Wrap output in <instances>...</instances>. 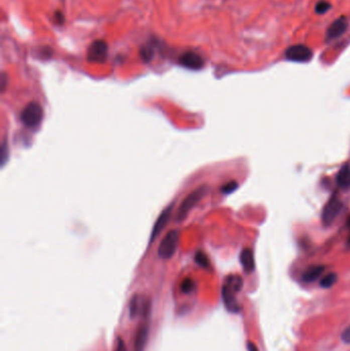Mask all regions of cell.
<instances>
[{"mask_svg":"<svg viewBox=\"0 0 350 351\" xmlns=\"http://www.w3.org/2000/svg\"><path fill=\"white\" fill-rule=\"evenodd\" d=\"M243 284V278L240 275H229L225 279L222 288V298L229 312L239 313L242 309L236 296L242 290Z\"/></svg>","mask_w":350,"mask_h":351,"instance_id":"obj_1","label":"cell"},{"mask_svg":"<svg viewBox=\"0 0 350 351\" xmlns=\"http://www.w3.org/2000/svg\"><path fill=\"white\" fill-rule=\"evenodd\" d=\"M207 190H208L207 186L203 185L198 187V188H196L190 194L186 196L178 209L176 220L180 222L187 217V215L190 213V210L205 196V194L207 193Z\"/></svg>","mask_w":350,"mask_h":351,"instance_id":"obj_2","label":"cell"},{"mask_svg":"<svg viewBox=\"0 0 350 351\" xmlns=\"http://www.w3.org/2000/svg\"><path fill=\"white\" fill-rule=\"evenodd\" d=\"M179 246V233L178 230L169 231L165 238L162 239L159 247H158V256L161 259L169 260L173 258V256L176 254Z\"/></svg>","mask_w":350,"mask_h":351,"instance_id":"obj_3","label":"cell"},{"mask_svg":"<svg viewBox=\"0 0 350 351\" xmlns=\"http://www.w3.org/2000/svg\"><path fill=\"white\" fill-rule=\"evenodd\" d=\"M20 119L27 128H36L42 122L43 109L38 103L31 102L23 109Z\"/></svg>","mask_w":350,"mask_h":351,"instance_id":"obj_4","label":"cell"},{"mask_svg":"<svg viewBox=\"0 0 350 351\" xmlns=\"http://www.w3.org/2000/svg\"><path fill=\"white\" fill-rule=\"evenodd\" d=\"M341 209H342V201L338 198L337 194H333L331 198L328 200V202L325 203L322 209V214H321L322 224L325 226L331 225L340 214Z\"/></svg>","mask_w":350,"mask_h":351,"instance_id":"obj_5","label":"cell"},{"mask_svg":"<svg viewBox=\"0 0 350 351\" xmlns=\"http://www.w3.org/2000/svg\"><path fill=\"white\" fill-rule=\"evenodd\" d=\"M108 55V45L106 41L98 39L92 42L87 50V61L102 64L106 61Z\"/></svg>","mask_w":350,"mask_h":351,"instance_id":"obj_6","label":"cell"},{"mask_svg":"<svg viewBox=\"0 0 350 351\" xmlns=\"http://www.w3.org/2000/svg\"><path fill=\"white\" fill-rule=\"evenodd\" d=\"M312 55L313 54L311 49L304 44L292 45L285 53L287 60L292 62H299V63H304V62L310 61L312 58Z\"/></svg>","mask_w":350,"mask_h":351,"instance_id":"obj_7","label":"cell"},{"mask_svg":"<svg viewBox=\"0 0 350 351\" xmlns=\"http://www.w3.org/2000/svg\"><path fill=\"white\" fill-rule=\"evenodd\" d=\"M149 307L150 303L146 297L136 295L130 302V316L133 318L137 317L140 314H144L145 316H147L149 313Z\"/></svg>","mask_w":350,"mask_h":351,"instance_id":"obj_8","label":"cell"},{"mask_svg":"<svg viewBox=\"0 0 350 351\" xmlns=\"http://www.w3.org/2000/svg\"><path fill=\"white\" fill-rule=\"evenodd\" d=\"M179 64L190 70H199L204 66V61L199 54L188 51L180 56Z\"/></svg>","mask_w":350,"mask_h":351,"instance_id":"obj_9","label":"cell"},{"mask_svg":"<svg viewBox=\"0 0 350 351\" xmlns=\"http://www.w3.org/2000/svg\"><path fill=\"white\" fill-rule=\"evenodd\" d=\"M174 208V203L171 204L170 206H168L167 208H165V210L159 215L157 221L155 222L154 224V227L152 229V232H151V238H150V243H153L154 239L157 238L159 236V233L162 231V229L166 227V225L168 224L169 220H170V217H171V214H172V210Z\"/></svg>","mask_w":350,"mask_h":351,"instance_id":"obj_10","label":"cell"},{"mask_svg":"<svg viewBox=\"0 0 350 351\" xmlns=\"http://www.w3.org/2000/svg\"><path fill=\"white\" fill-rule=\"evenodd\" d=\"M347 29V20L344 17L337 19L326 31V40H332L341 36Z\"/></svg>","mask_w":350,"mask_h":351,"instance_id":"obj_11","label":"cell"},{"mask_svg":"<svg viewBox=\"0 0 350 351\" xmlns=\"http://www.w3.org/2000/svg\"><path fill=\"white\" fill-rule=\"evenodd\" d=\"M148 333H149V326L147 323H144L139 327V330L136 334L135 351H143L144 350L145 345L147 343V339H148Z\"/></svg>","mask_w":350,"mask_h":351,"instance_id":"obj_12","label":"cell"},{"mask_svg":"<svg viewBox=\"0 0 350 351\" xmlns=\"http://www.w3.org/2000/svg\"><path fill=\"white\" fill-rule=\"evenodd\" d=\"M240 260L242 263V266L247 273L253 272L255 269V259H254V254L253 251L250 249H245L242 251Z\"/></svg>","mask_w":350,"mask_h":351,"instance_id":"obj_13","label":"cell"},{"mask_svg":"<svg viewBox=\"0 0 350 351\" xmlns=\"http://www.w3.org/2000/svg\"><path fill=\"white\" fill-rule=\"evenodd\" d=\"M336 181L340 188L342 189L350 188V166L349 165H345L341 168V170L337 174Z\"/></svg>","mask_w":350,"mask_h":351,"instance_id":"obj_14","label":"cell"},{"mask_svg":"<svg viewBox=\"0 0 350 351\" xmlns=\"http://www.w3.org/2000/svg\"><path fill=\"white\" fill-rule=\"evenodd\" d=\"M324 271V266L322 265H314L309 267L304 273H303V280L305 283H313Z\"/></svg>","mask_w":350,"mask_h":351,"instance_id":"obj_15","label":"cell"},{"mask_svg":"<svg viewBox=\"0 0 350 351\" xmlns=\"http://www.w3.org/2000/svg\"><path fill=\"white\" fill-rule=\"evenodd\" d=\"M337 274L334 272H330L326 275H324L321 280H320V287L324 288V289H330L331 287H333L335 285V283L337 282Z\"/></svg>","mask_w":350,"mask_h":351,"instance_id":"obj_16","label":"cell"},{"mask_svg":"<svg viewBox=\"0 0 350 351\" xmlns=\"http://www.w3.org/2000/svg\"><path fill=\"white\" fill-rule=\"evenodd\" d=\"M154 48L150 44H146L145 46H142V49L140 50V56L145 61L150 62L154 58Z\"/></svg>","mask_w":350,"mask_h":351,"instance_id":"obj_17","label":"cell"},{"mask_svg":"<svg viewBox=\"0 0 350 351\" xmlns=\"http://www.w3.org/2000/svg\"><path fill=\"white\" fill-rule=\"evenodd\" d=\"M195 290V282L192 278H185L181 284V291L184 294H191Z\"/></svg>","mask_w":350,"mask_h":351,"instance_id":"obj_18","label":"cell"},{"mask_svg":"<svg viewBox=\"0 0 350 351\" xmlns=\"http://www.w3.org/2000/svg\"><path fill=\"white\" fill-rule=\"evenodd\" d=\"M195 262L203 267V268H207L209 266V261H208V258L206 257V255L202 252H197L196 255H195Z\"/></svg>","mask_w":350,"mask_h":351,"instance_id":"obj_19","label":"cell"},{"mask_svg":"<svg viewBox=\"0 0 350 351\" xmlns=\"http://www.w3.org/2000/svg\"><path fill=\"white\" fill-rule=\"evenodd\" d=\"M238 183L236 181H231V182H228L227 184H225L222 188H221V191L224 193V194H229V193H232L233 191H236L238 189Z\"/></svg>","mask_w":350,"mask_h":351,"instance_id":"obj_20","label":"cell"},{"mask_svg":"<svg viewBox=\"0 0 350 351\" xmlns=\"http://www.w3.org/2000/svg\"><path fill=\"white\" fill-rule=\"evenodd\" d=\"M331 9V5L328 3V2H324V0H322V2H319L316 6H315V12L318 14V15H322V14H325L328 11H330Z\"/></svg>","mask_w":350,"mask_h":351,"instance_id":"obj_21","label":"cell"},{"mask_svg":"<svg viewBox=\"0 0 350 351\" xmlns=\"http://www.w3.org/2000/svg\"><path fill=\"white\" fill-rule=\"evenodd\" d=\"M341 339L344 343L350 344V325H348L346 329L341 334Z\"/></svg>","mask_w":350,"mask_h":351,"instance_id":"obj_22","label":"cell"},{"mask_svg":"<svg viewBox=\"0 0 350 351\" xmlns=\"http://www.w3.org/2000/svg\"><path fill=\"white\" fill-rule=\"evenodd\" d=\"M54 19H55V23L58 25H62L63 23L65 22V18H64V15L60 12V11H57L55 13V16H54Z\"/></svg>","mask_w":350,"mask_h":351,"instance_id":"obj_23","label":"cell"},{"mask_svg":"<svg viewBox=\"0 0 350 351\" xmlns=\"http://www.w3.org/2000/svg\"><path fill=\"white\" fill-rule=\"evenodd\" d=\"M114 351H127L126 344L122 338H118V344H116V348Z\"/></svg>","mask_w":350,"mask_h":351,"instance_id":"obj_24","label":"cell"},{"mask_svg":"<svg viewBox=\"0 0 350 351\" xmlns=\"http://www.w3.org/2000/svg\"><path fill=\"white\" fill-rule=\"evenodd\" d=\"M8 80H9V78H8L7 74L4 72L2 74V81H0V83H2V90H3V92L6 90V88L8 86Z\"/></svg>","mask_w":350,"mask_h":351,"instance_id":"obj_25","label":"cell"},{"mask_svg":"<svg viewBox=\"0 0 350 351\" xmlns=\"http://www.w3.org/2000/svg\"><path fill=\"white\" fill-rule=\"evenodd\" d=\"M247 347H248V351H259V348L257 347V345L254 342H251V341L248 342Z\"/></svg>","mask_w":350,"mask_h":351,"instance_id":"obj_26","label":"cell"},{"mask_svg":"<svg viewBox=\"0 0 350 351\" xmlns=\"http://www.w3.org/2000/svg\"><path fill=\"white\" fill-rule=\"evenodd\" d=\"M346 225H347V227L350 229V217L348 218V220H347V222H346Z\"/></svg>","mask_w":350,"mask_h":351,"instance_id":"obj_27","label":"cell"},{"mask_svg":"<svg viewBox=\"0 0 350 351\" xmlns=\"http://www.w3.org/2000/svg\"><path fill=\"white\" fill-rule=\"evenodd\" d=\"M348 244H349V245H350V238H349V239H348Z\"/></svg>","mask_w":350,"mask_h":351,"instance_id":"obj_28","label":"cell"}]
</instances>
